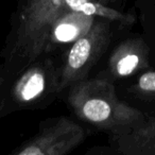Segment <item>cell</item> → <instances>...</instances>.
I'll return each mask as SVG.
<instances>
[{"instance_id":"10","label":"cell","mask_w":155,"mask_h":155,"mask_svg":"<svg viewBox=\"0 0 155 155\" xmlns=\"http://www.w3.org/2000/svg\"><path fill=\"white\" fill-rule=\"evenodd\" d=\"M5 86V74H3L2 67H0V96L2 94Z\"/></svg>"},{"instance_id":"2","label":"cell","mask_w":155,"mask_h":155,"mask_svg":"<svg viewBox=\"0 0 155 155\" xmlns=\"http://www.w3.org/2000/svg\"><path fill=\"white\" fill-rule=\"evenodd\" d=\"M66 102L78 119L113 136L131 131L148 118L141 110L121 101L113 83L99 78L69 87Z\"/></svg>"},{"instance_id":"3","label":"cell","mask_w":155,"mask_h":155,"mask_svg":"<svg viewBox=\"0 0 155 155\" xmlns=\"http://www.w3.org/2000/svg\"><path fill=\"white\" fill-rule=\"evenodd\" d=\"M61 95L58 66L45 55L20 71L5 86L0 96V117L22 110H38Z\"/></svg>"},{"instance_id":"6","label":"cell","mask_w":155,"mask_h":155,"mask_svg":"<svg viewBox=\"0 0 155 155\" xmlns=\"http://www.w3.org/2000/svg\"><path fill=\"white\" fill-rule=\"evenodd\" d=\"M150 68V48L140 37H131L119 43L108 56L106 69L97 78L113 83Z\"/></svg>"},{"instance_id":"8","label":"cell","mask_w":155,"mask_h":155,"mask_svg":"<svg viewBox=\"0 0 155 155\" xmlns=\"http://www.w3.org/2000/svg\"><path fill=\"white\" fill-rule=\"evenodd\" d=\"M117 151L123 155H155V117L121 135L114 136Z\"/></svg>"},{"instance_id":"7","label":"cell","mask_w":155,"mask_h":155,"mask_svg":"<svg viewBox=\"0 0 155 155\" xmlns=\"http://www.w3.org/2000/svg\"><path fill=\"white\" fill-rule=\"evenodd\" d=\"M98 18L78 12H68L58 17L54 22L48 39L46 55L62 47H70L83 37Z\"/></svg>"},{"instance_id":"5","label":"cell","mask_w":155,"mask_h":155,"mask_svg":"<svg viewBox=\"0 0 155 155\" xmlns=\"http://www.w3.org/2000/svg\"><path fill=\"white\" fill-rule=\"evenodd\" d=\"M86 138L84 127L68 117L49 118L37 133L9 155H68Z\"/></svg>"},{"instance_id":"4","label":"cell","mask_w":155,"mask_h":155,"mask_svg":"<svg viewBox=\"0 0 155 155\" xmlns=\"http://www.w3.org/2000/svg\"><path fill=\"white\" fill-rule=\"evenodd\" d=\"M113 24L99 19L93 28L67 49L62 63L58 65V87L63 94L73 84L89 79L88 75L114 36Z\"/></svg>"},{"instance_id":"9","label":"cell","mask_w":155,"mask_h":155,"mask_svg":"<svg viewBox=\"0 0 155 155\" xmlns=\"http://www.w3.org/2000/svg\"><path fill=\"white\" fill-rule=\"evenodd\" d=\"M130 91L140 98H155V70H148L136 75Z\"/></svg>"},{"instance_id":"1","label":"cell","mask_w":155,"mask_h":155,"mask_svg":"<svg viewBox=\"0 0 155 155\" xmlns=\"http://www.w3.org/2000/svg\"><path fill=\"white\" fill-rule=\"evenodd\" d=\"M68 12L130 26L134 17L102 2L88 0H29L20 3L12 18V29L2 50L5 85L20 71L46 55L54 22Z\"/></svg>"}]
</instances>
